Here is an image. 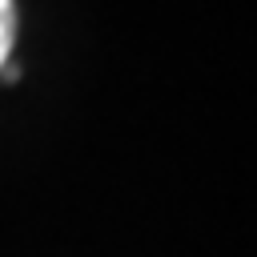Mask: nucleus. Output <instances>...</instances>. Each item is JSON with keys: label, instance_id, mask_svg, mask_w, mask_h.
<instances>
[{"label": "nucleus", "instance_id": "1", "mask_svg": "<svg viewBox=\"0 0 257 257\" xmlns=\"http://www.w3.org/2000/svg\"><path fill=\"white\" fill-rule=\"evenodd\" d=\"M12 44H16V4L0 0V64H8Z\"/></svg>", "mask_w": 257, "mask_h": 257}]
</instances>
